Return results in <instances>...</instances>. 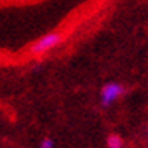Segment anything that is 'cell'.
<instances>
[{"mask_svg":"<svg viewBox=\"0 0 148 148\" xmlns=\"http://www.w3.org/2000/svg\"><path fill=\"white\" fill-rule=\"evenodd\" d=\"M60 41V33L58 32H51V33H47L45 36L39 38L35 44L30 45L29 53L32 55H42V53L49 51L50 49H53L58 42Z\"/></svg>","mask_w":148,"mask_h":148,"instance_id":"1","label":"cell"},{"mask_svg":"<svg viewBox=\"0 0 148 148\" xmlns=\"http://www.w3.org/2000/svg\"><path fill=\"white\" fill-rule=\"evenodd\" d=\"M124 94V86L115 83V82H110V83H106L101 89V104L103 106H110L115 100L123 95Z\"/></svg>","mask_w":148,"mask_h":148,"instance_id":"2","label":"cell"},{"mask_svg":"<svg viewBox=\"0 0 148 148\" xmlns=\"http://www.w3.org/2000/svg\"><path fill=\"white\" fill-rule=\"evenodd\" d=\"M107 148H121L123 147V139H121L119 134H109L106 139Z\"/></svg>","mask_w":148,"mask_h":148,"instance_id":"3","label":"cell"},{"mask_svg":"<svg viewBox=\"0 0 148 148\" xmlns=\"http://www.w3.org/2000/svg\"><path fill=\"white\" fill-rule=\"evenodd\" d=\"M39 148H55V142L50 138H45L41 142V145H39Z\"/></svg>","mask_w":148,"mask_h":148,"instance_id":"4","label":"cell"},{"mask_svg":"<svg viewBox=\"0 0 148 148\" xmlns=\"http://www.w3.org/2000/svg\"><path fill=\"white\" fill-rule=\"evenodd\" d=\"M14 2H26V0H14Z\"/></svg>","mask_w":148,"mask_h":148,"instance_id":"5","label":"cell"}]
</instances>
